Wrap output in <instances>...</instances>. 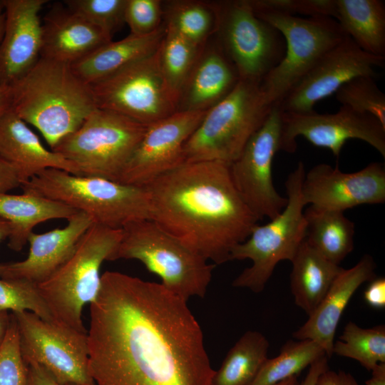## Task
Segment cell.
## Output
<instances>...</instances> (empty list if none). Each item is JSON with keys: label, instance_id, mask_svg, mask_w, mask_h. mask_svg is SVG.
<instances>
[{"label": "cell", "instance_id": "cell-1", "mask_svg": "<svg viewBox=\"0 0 385 385\" xmlns=\"http://www.w3.org/2000/svg\"><path fill=\"white\" fill-rule=\"evenodd\" d=\"M87 337L96 385H210L215 371L187 301L122 272L101 274Z\"/></svg>", "mask_w": 385, "mask_h": 385}, {"label": "cell", "instance_id": "cell-2", "mask_svg": "<svg viewBox=\"0 0 385 385\" xmlns=\"http://www.w3.org/2000/svg\"><path fill=\"white\" fill-rule=\"evenodd\" d=\"M144 188L150 220L215 265L230 261L232 250L259 221L223 162L185 163Z\"/></svg>", "mask_w": 385, "mask_h": 385}, {"label": "cell", "instance_id": "cell-3", "mask_svg": "<svg viewBox=\"0 0 385 385\" xmlns=\"http://www.w3.org/2000/svg\"><path fill=\"white\" fill-rule=\"evenodd\" d=\"M12 111L36 128L52 149L97 108L91 86L71 64L41 57L12 86Z\"/></svg>", "mask_w": 385, "mask_h": 385}, {"label": "cell", "instance_id": "cell-4", "mask_svg": "<svg viewBox=\"0 0 385 385\" xmlns=\"http://www.w3.org/2000/svg\"><path fill=\"white\" fill-rule=\"evenodd\" d=\"M20 188L85 212L94 224L111 229L150 219V197L144 187L48 168Z\"/></svg>", "mask_w": 385, "mask_h": 385}, {"label": "cell", "instance_id": "cell-5", "mask_svg": "<svg viewBox=\"0 0 385 385\" xmlns=\"http://www.w3.org/2000/svg\"><path fill=\"white\" fill-rule=\"evenodd\" d=\"M274 106L261 82L240 79L221 101L208 109L183 149L185 163L220 161L231 164L265 123Z\"/></svg>", "mask_w": 385, "mask_h": 385}, {"label": "cell", "instance_id": "cell-6", "mask_svg": "<svg viewBox=\"0 0 385 385\" xmlns=\"http://www.w3.org/2000/svg\"><path fill=\"white\" fill-rule=\"evenodd\" d=\"M121 237L122 229L93 224L70 257L37 284L56 322L87 332L82 319L83 307L97 298L101 285V265L105 261H111Z\"/></svg>", "mask_w": 385, "mask_h": 385}, {"label": "cell", "instance_id": "cell-7", "mask_svg": "<svg viewBox=\"0 0 385 385\" xmlns=\"http://www.w3.org/2000/svg\"><path fill=\"white\" fill-rule=\"evenodd\" d=\"M136 260L160 277L168 290L187 301L204 297L215 264L197 254L150 219L126 225L111 261Z\"/></svg>", "mask_w": 385, "mask_h": 385}, {"label": "cell", "instance_id": "cell-8", "mask_svg": "<svg viewBox=\"0 0 385 385\" xmlns=\"http://www.w3.org/2000/svg\"><path fill=\"white\" fill-rule=\"evenodd\" d=\"M304 175V163L299 162L285 182V207L268 223L255 225L250 236L232 250L230 260L249 259L252 262L251 267L234 279L233 287L261 292L276 265L282 260L291 262L293 259L306 237V205L302 195Z\"/></svg>", "mask_w": 385, "mask_h": 385}, {"label": "cell", "instance_id": "cell-9", "mask_svg": "<svg viewBox=\"0 0 385 385\" xmlns=\"http://www.w3.org/2000/svg\"><path fill=\"white\" fill-rule=\"evenodd\" d=\"M148 125L97 108L52 149L74 164L80 175L118 179Z\"/></svg>", "mask_w": 385, "mask_h": 385}, {"label": "cell", "instance_id": "cell-10", "mask_svg": "<svg viewBox=\"0 0 385 385\" xmlns=\"http://www.w3.org/2000/svg\"><path fill=\"white\" fill-rule=\"evenodd\" d=\"M283 36L282 60L261 81L267 101L277 105L321 57L347 36L333 18H302L272 11H254Z\"/></svg>", "mask_w": 385, "mask_h": 385}, {"label": "cell", "instance_id": "cell-11", "mask_svg": "<svg viewBox=\"0 0 385 385\" xmlns=\"http://www.w3.org/2000/svg\"><path fill=\"white\" fill-rule=\"evenodd\" d=\"M215 2L218 44L240 79L261 82L284 56L283 36L256 15L250 0Z\"/></svg>", "mask_w": 385, "mask_h": 385}, {"label": "cell", "instance_id": "cell-12", "mask_svg": "<svg viewBox=\"0 0 385 385\" xmlns=\"http://www.w3.org/2000/svg\"><path fill=\"white\" fill-rule=\"evenodd\" d=\"M157 51L91 85L97 108L145 125L176 112L178 98L161 71Z\"/></svg>", "mask_w": 385, "mask_h": 385}, {"label": "cell", "instance_id": "cell-13", "mask_svg": "<svg viewBox=\"0 0 385 385\" xmlns=\"http://www.w3.org/2000/svg\"><path fill=\"white\" fill-rule=\"evenodd\" d=\"M26 363L41 366L65 385H95L88 369L87 332L24 311L11 312Z\"/></svg>", "mask_w": 385, "mask_h": 385}, {"label": "cell", "instance_id": "cell-14", "mask_svg": "<svg viewBox=\"0 0 385 385\" xmlns=\"http://www.w3.org/2000/svg\"><path fill=\"white\" fill-rule=\"evenodd\" d=\"M282 115V111L274 105L265 123L230 164L236 189L259 220L274 218L287 204V197L274 188L272 171L274 155L281 150Z\"/></svg>", "mask_w": 385, "mask_h": 385}, {"label": "cell", "instance_id": "cell-15", "mask_svg": "<svg viewBox=\"0 0 385 385\" xmlns=\"http://www.w3.org/2000/svg\"><path fill=\"white\" fill-rule=\"evenodd\" d=\"M385 56L368 53L348 36L327 51L277 104L282 112L310 113L315 104L359 76L376 79Z\"/></svg>", "mask_w": 385, "mask_h": 385}, {"label": "cell", "instance_id": "cell-16", "mask_svg": "<svg viewBox=\"0 0 385 385\" xmlns=\"http://www.w3.org/2000/svg\"><path fill=\"white\" fill-rule=\"evenodd\" d=\"M281 150L294 153L299 136L317 147L325 148L339 158L349 139L361 140L385 157V127L371 115L341 106L335 113L282 112Z\"/></svg>", "mask_w": 385, "mask_h": 385}, {"label": "cell", "instance_id": "cell-17", "mask_svg": "<svg viewBox=\"0 0 385 385\" xmlns=\"http://www.w3.org/2000/svg\"><path fill=\"white\" fill-rule=\"evenodd\" d=\"M206 112L176 111L148 125L118 182L144 187L185 163L184 145Z\"/></svg>", "mask_w": 385, "mask_h": 385}, {"label": "cell", "instance_id": "cell-18", "mask_svg": "<svg viewBox=\"0 0 385 385\" xmlns=\"http://www.w3.org/2000/svg\"><path fill=\"white\" fill-rule=\"evenodd\" d=\"M305 205L324 210L344 212L364 204L385 202V168L371 163L354 173L342 172L326 163L314 166L302 184Z\"/></svg>", "mask_w": 385, "mask_h": 385}, {"label": "cell", "instance_id": "cell-19", "mask_svg": "<svg viewBox=\"0 0 385 385\" xmlns=\"http://www.w3.org/2000/svg\"><path fill=\"white\" fill-rule=\"evenodd\" d=\"M48 0H4L5 24L0 46V86L12 87L41 58L40 12Z\"/></svg>", "mask_w": 385, "mask_h": 385}, {"label": "cell", "instance_id": "cell-20", "mask_svg": "<svg viewBox=\"0 0 385 385\" xmlns=\"http://www.w3.org/2000/svg\"><path fill=\"white\" fill-rule=\"evenodd\" d=\"M63 228L44 233L32 232L29 250L21 261L0 264V278L22 279L38 284L48 278L73 254L86 232L94 224L85 212L78 211Z\"/></svg>", "mask_w": 385, "mask_h": 385}, {"label": "cell", "instance_id": "cell-21", "mask_svg": "<svg viewBox=\"0 0 385 385\" xmlns=\"http://www.w3.org/2000/svg\"><path fill=\"white\" fill-rule=\"evenodd\" d=\"M375 268L372 257L365 255L354 267L344 269L307 322L293 333V337L317 342L323 347L328 359L330 358L342 314L357 289L376 277Z\"/></svg>", "mask_w": 385, "mask_h": 385}, {"label": "cell", "instance_id": "cell-22", "mask_svg": "<svg viewBox=\"0 0 385 385\" xmlns=\"http://www.w3.org/2000/svg\"><path fill=\"white\" fill-rule=\"evenodd\" d=\"M42 30L41 57L71 65L112 41L62 3L53 4L46 14Z\"/></svg>", "mask_w": 385, "mask_h": 385}, {"label": "cell", "instance_id": "cell-23", "mask_svg": "<svg viewBox=\"0 0 385 385\" xmlns=\"http://www.w3.org/2000/svg\"><path fill=\"white\" fill-rule=\"evenodd\" d=\"M205 45L179 93L177 111H207L224 99L240 80L217 41L210 48Z\"/></svg>", "mask_w": 385, "mask_h": 385}, {"label": "cell", "instance_id": "cell-24", "mask_svg": "<svg viewBox=\"0 0 385 385\" xmlns=\"http://www.w3.org/2000/svg\"><path fill=\"white\" fill-rule=\"evenodd\" d=\"M0 157L16 169L21 184L48 168L80 175L74 164L45 148L12 109L0 118Z\"/></svg>", "mask_w": 385, "mask_h": 385}, {"label": "cell", "instance_id": "cell-25", "mask_svg": "<svg viewBox=\"0 0 385 385\" xmlns=\"http://www.w3.org/2000/svg\"><path fill=\"white\" fill-rule=\"evenodd\" d=\"M165 31L163 25L148 35L130 34L119 41H111L71 64V68L81 79L91 86L155 53Z\"/></svg>", "mask_w": 385, "mask_h": 385}, {"label": "cell", "instance_id": "cell-26", "mask_svg": "<svg viewBox=\"0 0 385 385\" xmlns=\"http://www.w3.org/2000/svg\"><path fill=\"white\" fill-rule=\"evenodd\" d=\"M78 211L61 202L23 191L21 195L0 192V217L11 227L8 246L21 251L28 243L34 228L39 223L53 220H68Z\"/></svg>", "mask_w": 385, "mask_h": 385}, {"label": "cell", "instance_id": "cell-27", "mask_svg": "<svg viewBox=\"0 0 385 385\" xmlns=\"http://www.w3.org/2000/svg\"><path fill=\"white\" fill-rule=\"evenodd\" d=\"M291 262V292L296 305L309 317L344 268L327 260L305 240Z\"/></svg>", "mask_w": 385, "mask_h": 385}, {"label": "cell", "instance_id": "cell-28", "mask_svg": "<svg viewBox=\"0 0 385 385\" xmlns=\"http://www.w3.org/2000/svg\"><path fill=\"white\" fill-rule=\"evenodd\" d=\"M344 32L365 52L385 56V3L381 0H335Z\"/></svg>", "mask_w": 385, "mask_h": 385}, {"label": "cell", "instance_id": "cell-29", "mask_svg": "<svg viewBox=\"0 0 385 385\" xmlns=\"http://www.w3.org/2000/svg\"><path fill=\"white\" fill-rule=\"evenodd\" d=\"M305 241L329 261L339 265L354 250V223L344 212L309 206L304 212Z\"/></svg>", "mask_w": 385, "mask_h": 385}, {"label": "cell", "instance_id": "cell-30", "mask_svg": "<svg viewBox=\"0 0 385 385\" xmlns=\"http://www.w3.org/2000/svg\"><path fill=\"white\" fill-rule=\"evenodd\" d=\"M270 343L257 331L246 332L215 371L210 385H252L268 359Z\"/></svg>", "mask_w": 385, "mask_h": 385}, {"label": "cell", "instance_id": "cell-31", "mask_svg": "<svg viewBox=\"0 0 385 385\" xmlns=\"http://www.w3.org/2000/svg\"><path fill=\"white\" fill-rule=\"evenodd\" d=\"M163 20L169 28L193 44L202 47L216 34V2L194 0L163 1Z\"/></svg>", "mask_w": 385, "mask_h": 385}, {"label": "cell", "instance_id": "cell-32", "mask_svg": "<svg viewBox=\"0 0 385 385\" xmlns=\"http://www.w3.org/2000/svg\"><path fill=\"white\" fill-rule=\"evenodd\" d=\"M324 356L323 347L314 340L288 341L278 356L266 360L252 385H274L297 376L307 366Z\"/></svg>", "mask_w": 385, "mask_h": 385}, {"label": "cell", "instance_id": "cell-33", "mask_svg": "<svg viewBox=\"0 0 385 385\" xmlns=\"http://www.w3.org/2000/svg\"><path fill=\"white\" fill-rule=\"evenodd\" d=\"M333 354L357 361L368 371L378 364L385 363V327L378 325L364 329L348 322L334 342Z\"/></svg>", "mask_w": 385, "mask_h": 385}, {"label": "cell", "instance_id": "cell-34", "mask_svg": "<svg viewBox=\"0 0 385 385\" xmlns=\"http://www.w3.org/2000/svg\"><path fill=\"white\" fill-rule=\"evenodd\" d=\"M202 47L165 27L157 51L158 61L165 80L178 98Z\"/></svg>", "mask_w": 385, "mask_h": 385}, {"label": "cell", "instance_id": "cell-35", "mask_svg": "<svg viewBox=\"0 0 385 385\" xmlns=\"http://www.w3.org/2000/svg\"><path fill=\"white\" fill-rule=\"evenodd\" d=\"M335 96L342 106L371 115L385 127V94L374 78L364 76L353 78L342 86Z\"/></svg>", "mask_w": 385, "mask_h": 385}, {"label": "cell", "instance_id": "cell-36", "mask_svg": "<svg viewBox=\"0 0 385 385\" xmlns=\"http://www.w3.org/2000/svg\"><path fill=\"white\" fill-rule=\"evenodd\" d=\"M31 312L55 321L39 293L37 284L22 279L0 278V312Z\"/></svg>", "mask_w": 385, "mask_h": 385}, {"label": "cell", "instance_id": "cell-37", "mask_svg": "<svg viewBox=\"0 0 385 385\" xmlns=\"http://www.w3.org/2000/svg\"><path fill=\"white\" fill-rule=\"evenodd\" d=\"M127 0H66L63 4L113 37L125 23Z\"/></svg>", "mask_w": 385, "mask_h": 385}, {"label": "cell", "instance_id": "cell-38", "mask_svg": "<svg viewBox=\"0 0 385 385\" xmlns=\"http://www.w3.org/2000/svg\"><path fill=\"white\" fill-rule=\"evenodd\" d=\"M27 372L28 365L21 351L17 326L11 313L9 328L0 346V385H25Z\"/></svg>", "mask_w": 385, "mask_h": 385}, {"label": "cell", "instance_id": "cell-39", "mask_svg": "<svg viewBox=\"0 0 385 385\" xmlns=\"http://www.w3.org/2000/svg\"><path fill=\"white\" fill-rule=\"evenodd\" d=\"M163 1L160 0H127L125 23L130 34L144 36L152 34L163 24Z\"/></svg>", "mask_w": 385, "mask_h": 385}, {"label": "cell", "instance_id": "cell-40", "mask_svg": "<svg viewBox=\"0 0 385 385\" xmlns=\"http://www.w3.org/2000/svg\"><path fill=\"white\" fill-rule=\"evenodd\" d=\"M254 11H272L308 17L326 16L335 19V0H250Z\"/></svg>", "mask_w": 385, "mask_h": 385}, {"label": "cell", "instance_id": "cell-41", "mask_svg": "<svg viewBox=\"0 0 385 385\" xmlns=\"http://www.w3.org/2000/svg\"><path fill=\"white\" fill-rule=\"evenodd\" d=\"M364 292L365 302L371 307L383 309L385 307V279L374 277L369 281Z\"/></svg>", "mask_w": 385, "mask_h": 385}, {"label": "cell", "instance_id": "cell-42", "mask_svg": "<svg viewBox=\"0 0 385 385\" xmlns=\"http://www.w3.org/2000/svg\"><path fill=\"white\" fill-rule=\"evenodd\" d=\"M21 180L16 169L0 157V192H7L20 188Z\"/></svg>", "mask_w": 385, "mask_h": 385}, {"label": "cell", "instance_id": "cell-43", "mask_svg": "<svg viewBox=\"0 0 385 385\" xmlns=\"http://www.w3.org/2000/svg\"><path fill=\"white\" fill-rule=\"evenodd\" d=\"M317 385H359L349 373L327 369L319 376Z\"/></svg>", "mask_w": 385, "mask_h": 385}, {"label": "cell", "instance_id": "cell-44", "mask_svg": "<svg viewBox=\"0 0 385 385\" xmlns=\"http://www.w3.org/2000/svg\"><path fill=\"white\" fill-rule=\"evenodd\" d=\"M27 378L25 385H65L58 383L41 366L36 364H29Z\"/></svg>", "mask_w": 385, "mask_h": 385}, {"label": "cell", "instance_id": "cell-45", "mask_svg": "<svg viewBox=\"0 0 385 385\" xmlns=\"http://www.w3.org/2000/svg\"><path fill=\"white\" fill-rule=\"evenodd\" d=\"M327 361L328 358L324 356L313 362L309 366L306 377L299 385H317L321 374L329 369Z\"/></svg>", "mask_w": 385, "mask_h": 385}, {"label": "cell", "instance_id": "cell-46", "mask_svg": "<svg viewBox=\"0 0 385 385\" xmlns=\"http://www.w3.org/2000/svg\"><path fill=\"white\" fill-rule=\"evenodd\" d=\"M13 100L12 87L0 86V118L12 109Z\"/></svg>", "mask_w": 385, "mask_h": 385}, {"label": "cell", "instance_id": "cell-47", "mask_svg": "<svg viewBox=\"0 0 385 385\" xmlns=\"http://www.w3.org/2000/svg\"><path fill=\"white\" fill-rule=\"evenodd\" d=\"M371 371V377L365 385H385V363L378 364Z\"/></svg>", "mask_w": 385, "mask_h": 385}, {"label": "cell", "instance_id": "cell-48", "mask_svg": "<svg viewBox=\"0 0 385 385\" xmlns=\"http://www.w3.org/2000/svg\"><path fill=\"white\" fill-rule=\"evenodd\" d=\"M11 318V313L0 312V346L2 344Z\"/></svg>", "mask_w": 385, "mask_h": 385}, {"label": "cell", "instance_id": "cell-49", "mask_svg": "<svg viewBox=\"0 0 385 385\" xmlns=\"http://www.w3.org/2000/svg\"><path fill=\"white\" fill-rule=\"evenodd\" d=\"M11 227L9 222L0 217V242L8 239L11 234Z\"/></svg>", "mask_w": 385, "mask_h": 385}, {"label": "cell", "instance_id": "cell-50", "mask_svg": "<svg viewBox=\"0 0 385 385\" xmlns=\"http://www.w3.org/2000/svg\"><path fill=\"white\" fill-rule=\"evenodd\" d=\"M5 24V12L4 0H0V46L2 41Z\"/></svg>", "mask_w": 385, "mask_h": 385}, {"label": "cell", "instance_id": "cell-51", "mask_svg": "<svg viewBox=\"0 0 385 385\" xmlns=\"http://www.w3.org/2000/svg\"><path fill=\"white\" fill-rule=\"evenodd\" d=\"M274 385H299L297 376H292Z\"/></svg>", "mask_w": 385, "mask_h": 385}, {"label": "cell", "instance_id": "cell-52", "mask_svg": "<svg viewBox=\"0 0 385 385\" xmlns=\"http://www.w3.org/2000/svg\"><path fill=\"white\" fill-rule=\"evenodd\" d=\"M95 385H96V384H95Z\"/></svg>", "mask_w": 385, "mask_h": 385}]
</instances>
